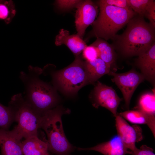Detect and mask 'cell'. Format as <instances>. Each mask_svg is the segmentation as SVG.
<instances>
[{
  "label": "cell",
  "instance_id": "obj_1",
  "mask_svg": "<svg viewBox=\"0 0 155 155\" xmlns=\"http://www.w3.org/2000/svg\"><path fill=\"white\" fill-rule=\"evenodd\" d=\"M127 25L124 32L116 34L112 40L115 49L124 56H138L155 42V28L144 17L136 14Z\"/></svg>",
  "mask_w": 155,
  "mask_h": 155
},
{
  "label": "cell",
  "instance_id": "obj_2",
  "mask_svg": "<svg viewBox=\"0 0 155 155\" xmlns=\"http://www.w3.org/2000/svg\"><path fill=\"white\" fill-rule=\"evenodd\" d=\"M42 73L41 68L30 65L28 72L22 71L19 76L24 87V98L41 115L53 108L58 102L55 88L39 78Z\"/></svg>",
  "mask_w": 155,
  "mask_h": 155
},
{
  "label": "cell",
  "instance_id": "obj_3",
  "mask_svg": "<svg viewBox=\"0 0 155 155\" xmlns=\"http://www.w3.org/2000/svg\"><path fill=\"white\" fill-rule=\"evenodd\" d=\"M100 11L92 24V29L88 38L95 37L106 41L112 40L117 32L126 25L136 14L128 10L111 5L98 4Z\"/></svg>",
  "mask_w": 155,
  "mask_h": 155
},
{
  "label": "cell",
  "instance_id": "obj_4",
  "mask_svg": "<svg viewBox=\"0 0 155 155\" xmlns=\"http://www.w3.org/2000/svg\"><path fill=\"white\" fill-rule=\"evenodd\" d=\"M68 112L58 106L42 116L40 128L46 134L48 151L56 155H69L74 150L65 134L61 120L62 115Z\"/></svg>",
  "mask_w": 155,
  "mask_h": 155
},
{
  "label": "cell",
  "instance_id": "obj_5",
  "mask_svg": "<svg viewBox=\"0 0 155 155\" xmlns=\"http://www.w3.org/2000/svg\"><path fill=\"white\" fill-rule=\"evenodd\" d=\"M8 106L12 113L14 121L18 125L14 129L22 138L38 135L40 128L42 116L36 112L19 93L13 95Z\"/></svg>",
  "mask_w": 155,
  "mask_h": 155
},
{
  "label": "cell",
  "instance_id": "obj_6",
  "mask_svg": "<svg viewBox=\"0 0 155 155\" xmlns=\"http://www.w3.org/2000/svg\"><path fill=\"white\" fill-rule=\"evenodd\" d=\"M54 85L65 94L73 95L88 84L85 61L80 55L64 68L52 74Z\"/></svg>",
  "mask_w": 155,
  "mask_h": 155
},
{
  "label": "cell",
  "instance_id": "obj_7",
  "mask_svg": "<svg viewBox=\"0 0 155 155\" xmlns=\"http://www.w3.org/2000/svg\"><path fill=\"white\" fill-rule=\"evenodd\" d=\"M108 74L113 76L112 80L121 91L126 106L129 108L133 94L138 86L144 81V76L134 70L122 73L111 71Z\"/></svg>",
  "mask_w": 155,
  "mask_h": 155
},
{
  "label": "cell",
  "instance_id": "obj_8",
  "mask_svg": "<svg viewBox=\"0 0 155 155\" xmlns=\"http://www.w3.org/2000/svg\"><path fill=\"white\" fill-rule=\"evenodd\" d=\"M93 106H101L109 110L115 117L118 107L121 101L115 91L112 87L98 81L93 92Z\"/></svg>",
  "mask_w": 155,
  "mask_h": 155
},
{
  "label": "cell",
  "instance_id": "obj_9",
  "mask_svg": "<svg viewBox=\"0 0 155 155\" xmlns=\"http://www.w3.org/2000/svg\"><path fill=\"white\" fill-rule=\"evenodd\" d=\"M76 8L75 23L77 34L83 39L86 29L97 16L98 7L92 1L85 0H82Z\"/></svg>",
  "mask_w": 155,
  "mask_h": 155
},
{
  "label": "cell",
  "instance_id": "obj_10",
  "mask_svg": "<svg viewBox=\"0 0 155 155\" xmlns=\"http://www.w3.org/2000/svg\"><path fill=\"white\" fill-rule=\"evenodd\" d=\"M115 117L117 135L128 149L134 150L137 148L135 143L143 139L142 129L136 125H130L118 114Z\"/></svg>",
  "mask_w": 155,
  "mask_h": 155
},
{
  "label": "cell",
  "instance_id": "obj_11",
  "mask_svg": "<svg viewBox=\"0 0 155 155\" xmlns=\"http://www.w3.org/2000/svg\"><path fill=\"white\" fill-rule=\"evenodd\" d=\"M16 130L0 128V147L1 155H23L21 140Z\"/></svg>",
  "mask_w": 155,
  "mask_h": 155
},
{
  "label": "cell",
  "instance_id": "obj_12",
  "mask_svg": "<svg viewBox=\"0 0 155 155\" xmlns=\"http://www.w3.org/2000/svg\"><path fill=\"white\" fill-rule=\"evenodd\" d=\"M79 150H93L104 155H125L129 154L121 138L117 135L108 141L99 144L94 146L86 148H77Z\"/></svg>",
  "mask_w": 155,
  "mask_h": 155
},
{
  "label": "cell",
  "instance_id": "obj_13",
  "mask_svg": "<svg viewBox=\"0 0 155 155\" xmlns=\"http://www.w3.org/2000/svg\"><path fill=\"white\" fill-rule=\"evenodd\" d=\"M135 62L145 78L154 84L155 78V42L147 51L139 55Z\"/></svg>",
  "mask_w": 155,
  "mask_h": 155
},
{
  "label": "cell",
  "instance_id": "obj_14",
  "mask_svg": "<svg viewBox=\"0 0 155 155\" xmlns=\"http://www.w3.org/2000/svg\"><path fill=\"white\" fill-rule=\"evenodd\" d=\"M55 43L58 46L65 45L75 56L80 55L87 46L83 39L77 34L70 35L68 31L63 28L60 30L56 36Z\"/></svg>",
  "mask_w": 155,
  "mask_h": 155
},
{
  "label": "cell",
  "instance_id": "obj_15",
  "mask_svg": "<svg viewBox=\"0 0 155 155\" xmlns=\"http://www.w3.org/2000/svg\"><path fill=\"white\" fill-rule=\"evenodd\" d=\"M22 148L24 155H50L47 143L40 140L38 135L25 138L22 142Z\"/></svg>",
  "mask_w": 155,
  "mask_h": 155
},
{
  "label": "cell",
  "instance_id": "obj_16",
  "mask_svg": "<svg viewBox=\"0 0 155 155\" xmlns=\"http://www.w3.org/2000/svg\"><path fill=\"white\" fill-rule=\"evenodd\" d=\"M88 84L93 83L111 71V67L99 58L90 61H85Z\"/></svg>",
  "mask_w": 155,
  "mask_h": 155
},
{
  "label": "cell",
  "instance_id": "obj_17",
  "mask_svg": "<svg viewBox=\"0 0 155 155\" xmlns=\"http://www.w3.org/2000/svg\"><path fill=\"white\" fill-rule=\"evenodd\" d=\"M129 122L135 124H146L148 125L155 137V119L136 109L128 110L118 113Z\"/></svg>",
  "mask_w": 155,
  "mask_h": 155
},
{
  "label": "cell",
  "instance_id": "obj_18",
  "mask_svg": "<svg viewBox=\"0 0 155 155\" xmlns=\"http://www.w3.org/2000/svg\"><path fill=\"white\" fill-rule=\"evenodd\" d=\"M91 44L97 49L99 58L111 67L116 57L115 49L113 45L100 38H96Z\"/></svg>",
  "mask_w": 155,
  "mask_h": 155
},
{
  "label": "cell",
  "instance_id": "obj_19",
  "mask_svg": "<svg viewBox=\"0 0 155 155\" xmlns=\"http://www.w3.org/2000/svg\"><path fill=\"white\" fill-rule=\"evenodd\" d=\"M136 108L150 117L155 119L154 90L152 92L146 93L141 96Z\"/></svg>",
  "mask_w": 155,
  "mask_h": 155
},
{
  "label": "cell",
  "instance_id": "obj_20",
  "mask_svg": "<svg viewBox=\"0 0 155 155\" xmlns=\"http://www.w3.org/2000/svg\"><path fill=\"white\" fill-rule=\"evenodd\" d=\"M15 5L11 0H0V19L7 24L12 21L16 13Z\"/></svg>",
  "mask_w": 155,
  "mask_h": 155
},
{
  "label": "cell",
  "instance_id": "obj_21",
  "mask_svg": "<svg viewBox=\"0 0 155 155\" xmlns=\"http://www.w3.org/2000/svg\"><path fill=\"white\" fill-rule=\"evenodd\" d=\"M14 121L13 117L9 107L0 103V128L8 130Z\"/></svg>",
  "mask_w": 155,
  "mask_h": 155
},
{
  "label": "cell",
  "instance_id": "obj_22",
  "mask_svg": "<svg viewBox=\"0 0 155 155\" xmlns=\"http://www.w3.org/2000/svg\"><path fill=\"white\" fill-rule=\"evenodd\" d=\"M153 0H127L129 7L136 14L144 17L146 9Z\"/></svg>",
  "mask_w": 155,
  "mask_h": 155
},
{
  "label": "cell",
  "instance_id": "obj_23",
  "mask_svg": "<svg viewBox=\"0 0 155 155\" xmlns=\"http://www.w3.org/2000/svg\"><path fill=\"white\" fill-rule=\"evenodd\" d=\"M82 56L86 61H92L99 58L97 49L91 44L86 46L84 49L82 51Z\"/></svg>",
  "mask_w": 155,
  "mask_h": 155
},
{
  "label": "cell",
  "instance_id": "obj_24",
  "mask_svg": "<svg viewBox=\"0 0 155 155\" xmlns=\"http://www.w3.org/2000/svg\"><path fill=\"white\" fill-rule=\"evenodd\" d=\"M81 0H57L55 4L59 9L63 10H68L76 8L81 2Z\"/></svg>",
  "mask_w": 155,
  "mask_h": 155
},
{
  "label": "cell",
  "instance_id": "obj_25",
  "mask_svg": "<svg viewBox=\"0 0 155 155\" xmlns=\"http://www.w3.org/2000/svg\"><path fill=\"white\" fill-rule=\"evenodd\" d=\"M98 4L114 6L128 10L132 9L129 6L127 0H100Z\"/></svg>",
  "mask_w": 155,
  "mask_h": 155
},
{
  "label": "cell",
  "instance_id": "obj_26",
  "mask_svg": "<svg viewBox=\"0 0 155 155\" xmlns=\"http://www.w3.org/2000/svg\"><path fill=\"white\" fill-rule=\"evenodd\" d=\"M147 18L150 23L155 28V1L153 0L148 5L144 17Z\"/></svg>",
  "mask_w": 155,
  "mask_h": 155
},
{
  "label": "cell",
  "instance_id": "obj_27",
  "mask_svg": "<svg viewBox=\"0 0 155 155\" xmlns=\"http://www.w3.org/2000/svg\"><path fill=\"white\" fill-rule=\"evenodd\" d=\"M153 149L145 145H142L140 149L137 148L133 151H129L131 155H155Z\"/></svg>",
  "mask_w": 155,
  "mask_h": 155
},
{
  "label": "cell",
  "instance_id": "obj_28",
  "mask_svg": "<svg viewBox=\"0 0 155 155\" xmlns=\"http://www.w3.org/2000/svg\"></svg>",
  "mask_w": 155,
  "mask_h": 155
}]
</instances>
